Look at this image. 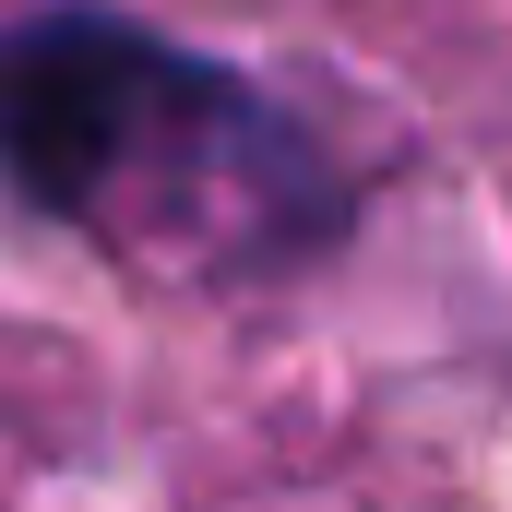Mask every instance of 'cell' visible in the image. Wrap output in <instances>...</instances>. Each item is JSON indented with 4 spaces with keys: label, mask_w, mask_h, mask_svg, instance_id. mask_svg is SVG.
<instances>
[{
    "label": "cell",
    "mask_w": 512,
    "mask_h": 512,
    "mask_svg": "<svg viewBox=\"0 0 512 512\" xmlns=\"http://www.w3.org/2000/svg\"><path fill=\"white\" fill-rule=\"evenodd\" d=\"M0 179L167 274H262L346 215L286 108L120 12H36L0 36Z\"/></svg>",
    "instance_id": "obj_1"
}]
</instances>
